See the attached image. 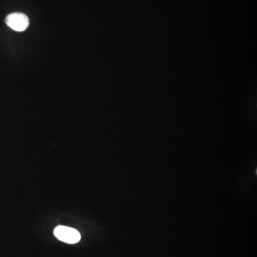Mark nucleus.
I'll return each instance as SVG.
<instances>
[{
	"label": "nucleus",
	"instance_id": "1",
	"mask_svg": "<svg viewBox=\"0 0 257 257\" xmlns=\"http://www.w3.org/2000/svg\"><path fill=\"white\" fill-rule=\"evenodd\" d=\"M54 234L59 240L67 244L78 243L81 239V235L78 230L65 226L56 227Z\"/></svg>",
	"mask_w": 257,
	"mask_h": 257
},
{
	"label": "nucleus",
	"instance_id": "2",
	"mask_svg": "<svg viewBox=\"0 0 257 257\" xmlns=\"http://www.w3.org/2000/svg\"><path fill=\"white\" fill-rule=\"evenodd\" d=\"M6 24L11 29L22 32L28 27L29 21L28 17L22 13L15 12L9 14L6 18Z\"/></svg>",
	"mask_w": 257,
	"mask_h": 257
}]
</instances>
